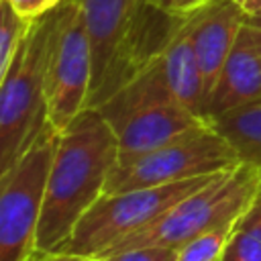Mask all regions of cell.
<instances>
[{"label": "cell", "mask_w": 261, "mask_h": 261, "mask_svg": "<svg viewBox=\"0 0 261 261\" xmlns=\"http://www.w3.org/2000/svg\"><path fill=\"white\" fill-rule=\"evenodd\" d=\"M118 161V139L98 108H84L61 130L47 177L37 251L61 253L82 216L104 196Z\"/></svg>", "instance_id": "obj_1"}, {"label": "cell", "mask_w": 261, "mask_h": 261, "mask_svg": "<svg viewBox=\"0 0 261 261\" xmlns=\"http://www.w3.org/2000/svg\"><path fill=\"white\" fill-rule=\"evenodd\" d=\"M55 35V8L33 20L0 73V173L8 171L49 124L47 65Z\"/></svg>", "instance_id": "obj_2"}, {"label": "cell", "mask_w": 261, "mask_h": 261, "mask_svg": "<svg viewBox=\"0 0 261 261\" xmlns=\"http://www.w3.org/2000/svg\"><path fill=\"white\" fill-rule=\"evenodd\" d=\"M98 110L118 139V161H133L204 122L169 90L161 59L104 100Z\"/></svg>", "instance_id": "obj_3"}, {"label": "cell", "mask_w": 261, "mask_h": 261, "mask_svg": "<svg viewBox=\"0 0 261 261\" xmlns=\"http://www.w3.org/2000/svg\"><path fill=\"white\" fill-rule=\"evenodd\" d=\"M259 184L261 171L249 163H239L232 169L220 171L206 186L179 200L153 224L122 241L108 255L143 245H163L179 251L202 232L220 226H234L251 208Z\"/></svg>", "instance_id": "obj_4"}, {"label": "cell", "mask_w": 261, "mask_h": 261, "mask_svg": "<svg viewBox=\"0 0 261 261\" xmlns=\"http://www.w3.org/2000/svg\"><path fill=\"white\" fill-rule=\"evenodd\" d=\"M214 175L216 173L157 188H139L102 196L82 216L61 253L77 257H106L114 247L153 224L161 214L192 192L206 186Z\"/></svg>", "instance_id": "obj_5"}, {"label": "cell", "mask_w": 261, "mask_h": 261, "mask_svg": "<svg viewBox=\"0 0 261 261\" xmlns=\"http://www.w3.org/2000/svg\"><path fill=\"white\" fill-rule=\"evenodd\" d=\"M61 130L51 122L29 151L0 173V261H29L37 253V232L47 177Z\"/></svg>", "instance_id": "obj_6"}, {"label": "cell", "mask_w": 261, "mask_h": 261, "mask_svg": "<svg viewBox=\"0 0 261 261\" xmlns=\"http://www.w3.org/2000/svg\"><path fill=\"white\" fill-rule=\"evenodd\" d=\"M239 163L230 143L210 122H200L155 151L116 163L108 175L104 196L202 177L232 169Z\"/></svg>", "instance_id": "obj_7"}, {"label": "cell", "mask_w": 261, "mask_h": 261, "mask_svg": "<svg viewBox=\"0 0 261 261\" xmlns=\"http://www.w3.org/2000/svg\"><path fill=\"white\" fill-rule=\"evenodd\" d=\"M94 59L82 0H63L55 8V35L47 65L49 122L63 130L88 108Z\"/></svg>", "instance_id": "obj_8"}, {"label": "cell", "mask_w": 261, "mask_h": 261, "mask_svg": "<svg viewBox=\"0 0 261 261\" xmlns=\"http://www.w3.org/2000/svg\"><path fill=\"white\" fill-rule=\"evenodd\" d=\"M188 16L161 10L145 0L120 35L104 73L92 86L88 108H98L122 86L157 63L173 37L184 29Z\"/></svg>", "instance_id": "obj_9"}, {"label": "cell", "mask_w": 261, "mask_h": 261, "mask_svg": "<svg viewBox=\"0 0 261 261\" xmlns=\"http://www.w3.org/2000/svg\"><path fill=\"white\" fill-rule=\"evenodd\" d=\"M247 22L249 16L237 0H208L188 16L186 29L204 73L206 106L220 69Z\"/></svg>", "instance_id": "obj_10"}, {"label": "cell", "mask_w": 261, "mask_h": 261, "mask_svg": "<svg viewBox=\"0 0 261 261\" xmlns=\"http://www.w3.org/2000/svg\"><path fill=\"white\" fill-rule=\"evenodd\" d=\"M255 102H261V51L251 22H247L212 88L206 118L212 122L224 112Z\"/></svg>", "instance_id": "obj_11"}, {"label": "cell", "mask_w": 261, "mask_h": 261, "mask_svg": "<svg viewBox=\"0 0 261 261\" xmlns=\"http://www.w3.org/2000/svg\"><path fill=\"white\" fill-rule=\"evenodd\" d=\"M161 63H163V71H165L169 90L175 96V100L184 108H188L192 114H196L200 120L208 122L204 73H202L200 63H198V57H196V51L192 47L186 24L173 37L169 47L165 49Z\"/></svg>", "instance_id": "obj_12"}, {"label": "cell", "mask_w": 261, "mask_h": 261, "mask_svg": "<svg viewBox=\"0 0 261 261\" xmlns=\"http://www.w3.org/2000/svg\"><path fill=\"white\" fill-rule=\"evenodd\" d=\"M143 2L145 0H82L94 59L92 86L104 73L120 35Z\"/></svg>", "instance_id": "obj_13"}, {"label": "cell", "mask_w": 261, "mask_h": 261, "mask_svg": "<svg viewBox=\"0 0 261 261\" xmlns=\"http://www.w3.org/2000/svg\"><path fill=\"white\" fill-rule=\"evenodd\" d=\"M210 124L230 143L241 163L261 171V102L224 112Z\"/></svg>", "instance_id": "obj_14"}, {"label": "cell", "mask_w": 261, "mask_h": 261, "mask_svg": "<svg viewBox=\"0 0 261 261\" xmlns=\"http://www.w3.org/2000/svg\"><path fill=\"white\" fill-rule=\"evenodd\" d=\"M220 261H261V210L255 204L232 226Z\"/></svg>", "instance_id": "obj_15"}, {"label": "cell", "mask_w": 261, "mask_h": 261, "mask_svg": "<svg viewBox=\"0 0 261 261\" xmlns=\"http://www.w3.org/2000/svg\"><path fill=\"white\" fill-rule=\"evenodd\" d=\"M31 24L33 20L20 16L10 0H0V73L8 67Z\"/></svg>", "instance_id": "obj_16"}, {"label": "cell", "mask_w": 261, "mask_h": 261, "mask_svg": "<svg viewBox=\"0 0 261 261\" xmlns=\"http://www.w3.org/2000/svg\"><path fill=\"white\" fill-rule=\"evenodd\" d=\"M230 230L232 226H220V228L202 232L200 237L192 239L179 249L177 261H220L226 241L230 237Z\"/></svg>", "instance_id": "obj_17"}, {"label": "cell", "mask_w": 261, "mask_h": 261, "mask_svg": "<svg viewBox=\"0 0 261 261\" xmlns=\"http://www.w3.org/2000/svg\"><path fill=\"white\" fill-rule=\"evenodd\" d=\"M177 259H179V251L163 245L128 247L104 257V261H177Z\"/></svg>", "instance_id": "obj_18"}, {"label": "cell", "mask_w": 261, "mask_h": 261, "mask_svg": "<svg viewBox=\"0 0 261 261\" xmlns=\"http://www.w3.org/2000/svg\"><path fill=\"white\" fill-rule=\"evenodd\" d=\"M16 12L29 20H37L45 14H49L53 8H57L63 0H10Z\"/></svg>", "instance_id": "obj_19"}, {"label": "cell", "mask_w": 261, "mask_h": 261, "mask_svg": "<svg viewBox=\"0 0 261 261\" xmlns=\"http://www.w3.org/2000/svg\"><path fill=\"white\" fill-rule=\"evenodd\" d=\"M147 2H151L153 6H157L161 10L188 16V14L196 12L200 6H204L208 0H147Z\"/></svg>", "instance_id": "obj_20"}, {"label": "cell", "mask_w": 261, "mask_h": 261, "mask_svg": "<svg viewBox=\"0 0 261 261\" xmlns=\"http://www.w3.org/2000/svg\"><path fill=\"white\" fill-rule=\"evenodd\" d=\"M29 261H82V257L71 253H41L37 251Z\"/></svg>", "instance_id": "obj_21"}, {"label": "cell", "mask_w": 261, "mask_h": 261, "mask_svg": "<svg viewBox=\"0 0 261 261\" xmlns=\"http://www.w3.org/2000/svg\"><path fill=\"white\" fill-rule=\"evenodd\" d=\"M237 4L247 12L249 18L261 12V0H237Z\"/></svg>", "instance_id": "obj_22"}, {"label": "cell", "mask_w": 261, "mask_h": 261, "mask_svg": "<svg viewBox=\"0 0 261 261\" xmlns=\"http://www.w3.org/2000/svg\"><path fill=\"white\" fill-rule=\"evenodd\" d=\"M251 27H253V33H255V41L259 45V51H261V27H257V24H251Z\"/></svg>", "instance_id": "obj_23"}, {"label": "cell", "mask_w": 261, "mask_h": 261, "mask_svg": "<svg viewBox=\"0 0 261 261\" xmlns=\"http://www.w3.org/2000/svg\"><path fill=\"white\" fill-rule=\"evenodd\" d=\"M253 204L261 210V184H259V190H257V196H255V200H253Z\"/></svg>", "instance_id": "obj_24"}, {"label": "cell", "mask_w": 261, "mask_h": 261, "mask_svg": "<svg viewBox=\"0 0 261 261\" xmlns=\"http://www.w3.org/2000/svg\"><path fill=\"white\" fill-rule=\"evenodd\" d=\"M249 22H251V24L261 27V12H259V14H255V16H251V18H249Z\"/></svg>", "instance_id": "obj_25"}, {"label": "cell", "mask_w": 261, "mask_h": 261, "mask_svg": "<svg viewBox=\"0 0 261 261\" xmlns=\"http://www.w3.org/2000/svg\"><path fill=\"white\" fill-rule=\"evenodd\" d=\"M82 261H104L100 257H82Z\"/></svg>", "instance_id": "obj_26"}]
</instances>
